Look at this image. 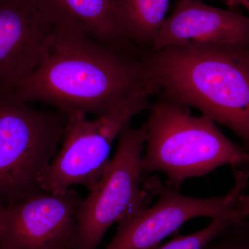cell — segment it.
I'll use <instances>...</instances> for the list:
<instances>
[{"mask_svg": "<svg viewBox=\"0 0 249 249\" xmlns=\"http://www.w3.org/2000/svg\"><path fill=\"white\" fill-rule=\"evenodd\" d=\"M143 88L149 87L142 59L71 24L55 23L45 60L10 93L24 102L47 103L66 115L96 117Z\"/></svg>", "mask_w": 249, "mask_h": 249, "instance_id": "6da1fadb", "label": "cell"}, {"mask_svg": "<svg viewBox=\"0 0 249 249\" xmlns=\"http://www.w3.org/2000/svg\"><path fill=\"white\" fill-rule=\"evenodd\" d=\"M142 63L154 94L225 126L249 154V45L172 46L145 51Z\"/></svg>", "mask_w": 249, "mask_h": 249, "instance_id": "7a4b0ae2", "label": "cell"}, {"mask_svg": "<svg viewBox=\"0 0 249 249\" xmlns=\"http://www.w3.org/2000/svg\"><path fill=\"white\" fill-rule=\"evenodd\" d=\"M145 124L142 174H165L172 189L224 165H249L245 147L228 139L211 118L193 115L186 106L160 97L150 106Z\"/></svg>", "mask_w": 249, "mask_h": 249, "instance_id": "3957f363", "label": "cell"}, {"mask_svg": "<svg viewBox=\"0 0 249 249\" xmlns=\"http://www.w3.org/2000/svg\"><path fill=\"white\" fill-rule=\"evenodd\" d=\"M67 115L0 91V206L43 191L42 177L61 145Z\"/></svg>", "mask_w": 249, "mask_h": 249, "instance_id": "277c9868", "label": "cell"}, {"mask_svg": "<svg viewBox=\"0 0 249 249\" xmlns=\"http://www.w3.org/2000/svg\"><path fill=\"white\" fill-rule=\"evenodd\" d=\"M152 95L150 88H142L93 119L83 113L67 115L61 145L41 180L42 189L62 193L83 186L91 191L110 163L114 141L134 116L149 107Z\"/></svg>", "mask_w": 249, "mask_h": 249, "instance_id": "5b68a950", "label": "cell"}, {"mask_svg": "<svg viewBox=\"0 0 249 249\" xmlns=\"http://www.w3.org/2000/svg\"><path fill=\"white\" fill-rule=\"evenodd\" d=\"M147 139L145 123L128 124L118 137L117 147L102 178L82 201L76 215L73 249H96L115 223L146 208L142 160Z\"/></svg>", "mask_w": 249, "mask_h": 249, "instance_id": "8992f818", "label": "cell"}, {"mask_svg": "<svg viewBox=\"0 0 249 249\" xmlns=\"http://www.w3.org/2000/svg\"><path fill=\"white\" fill-rule=\"evenodd\" d=\"M234 185L227 194L210 198L183 196L165 186L155 177L143 179V187L157 202L118 222L117 231L104 249H156L184 223L197 217L245 221L236 204L249 184V165L232 168Z\"/></svg>", "mask_w": 249, "mask_h": 249, "instance_id": "52a82bcc", "label": "cell"}, {"mask_svg": "<svg viewBox=\"0 0 249 249\" xmlns=\"http://www.w3.org/2000/svg\"><path fill=\"white\" fill-rule=\"evenodd\" d=\"M83 199L75 190L43 191L4 208L1 249H73L76 215Z\"/></svg>", "mask_w": 249, "mask_h": 249, "instance_id": "ba28073f", "label": "cell"}, {"mask_svg": "<svg viewBox=\"0 0 249 249\" xmlns=\"http://www.w3.org/2000/svg\"><path fill=\"white\" fill-rule=\"evenodd\" d=\"M55 27L37 0H0V91H12L40 66Z\"/></svg>", "mask_w": 249, "mask_h": 249, "instance_id": "9c48e42d", "label": "cell"}, {"mask_svg": "<svg viewBox=\"0 0 249 249\" xmlns=\"http://www.w3.org/2000/svg\"><path fill=\"white\" fill-rule=\"evenodd\" d=\"M191 43L249 45V18L200 0H179L148 50Z\"/></svg>", "mask_w": 249, "mask_h": 249, "instance_id": "30bf717a", "label": "cell"}, {"mask_svg": "<svg viewBox=\"0 0 249 249\" xmlns=\"http://www.w3.org/2000/svg\"><path fill=\"white\" fill-rule=\"evenodd\" d=\"M55 23L71 24L98 42L141 57L142 49L124 34L117 0H37Z\"/></svg>", "mask_w": 249, "mask_h": 249, "instance_id": "8fae6325", "label": "cell"}, {"mask_svg": "<svg viewBox=\"0 0 249 249\" xmlns=\"http://www.w3.org/2000/svg\"><path fill=\"white\" fill-rule=\"evenodd\" d=\"M169 0H117L119 20L124 34L144 51L152 47L165 19Z\"/></svg>", "mask_w": 249, "mask_h": 249, "instance_id": "7c38bea8", "label": "cell"}, {"mask_svg": "<svg viewBox=\"0 0 249 249\" xmlns=\"http://www.w3.org/2000/svg\"><path fill=\"white\" fill-rule=\"evenodd\" d=\"M235 224L238 223L225 218H214L207 227L201 230L188 235L176 236L157 249H204L212 241Z\"/></svg>", "mask_w": 249, "mask_h": 249, "instance_id": "4fadbf2b", "label": "cell"}, {"mask_svg": "<svg viewBox=\"0 0 249 249\" xmlns=\"http://www.w3.org/2000/svg\"><path fill=\"white\" fill-rule=\"evenodd\" d=\"M204 249H249V221L229 227Z\"/></svg>", "mask_w": 249, "mask_h": 249, "instance_id": "5bb4252c", "label": "cell"}, {"mask_svg": "<svg viewBox=\"0 0 249 249\" xmlns=\"http://www.w3.org/2000/svg\"><path fill=\"white\" fill-rule=\"evenodd\" d=\"M236 211L240 213L245 220L249 221V193L242 195L236 204Z\"/></svg>", "mask_w": 249, "mask_h": 249, "instance_id": "9a60e30c", "label": "cell"}, {"mask_svg": "<svg viewBox=\"0 0 249 249\" xmlns=\"http://www.w3.org/2000/svg\"><path fill=\"white\" fill-rule=\"evenodd\" d=\"M226 2L231 9L243 6L249 11V0H226Z\"/></svg>", "mask_w": 249, "mask_h": 249, "instance_id": "2e32d148", "label": "cell"}, {"mask_svg": "<svg viewBox=\"0 0 249 249\" xmlns=\"http://www.w3.org/2000/svg\"><path fill=\"white\" fill-rule=\"evenodd\" d=\"M4 208L0 206V225H1V216H2L3 211H4Z\"/></svg>", "mask_w": 249, "mask_h": 249, "instance_id": "e0dca14e", "label": "cell"}, {"mask_svg": "<svg viewBox=\"0 0 249 249\" xmlns=\"http://www.w3.org/2000/svg\"><path fill=\"white\" fill-rule=\"evenodd\" d=\"M0 249H1V248H0Z\"/></svg>", "mask_w": 249, "mask_h": 249, "instance_id": "ac0fdd59", "label": "cell"}]
</instances>
